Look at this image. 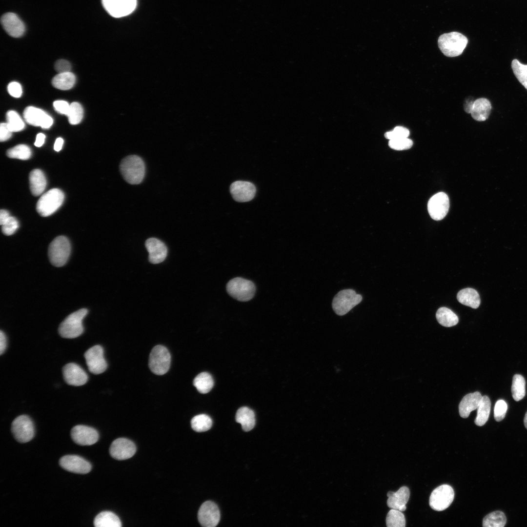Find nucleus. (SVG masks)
I'll use <instances>...</instances> for the list:
<instances>
[{"mask_svg":"<svg viewBox=\"0 0 527 527\" xmlns=\"http://www.w3.org/2000/svg\"><path fill=\"white\" fill-rule=\"evenodd\" d=\"M120 170L124 180L131 184H138L143 181L145 167L142 159L137 155L123 158L120 164Z\"/></svg>","mask_w":527,"mask_h":527,"instance_id":"obj_1","label":"nucleus"},{"mask_svg":"<svg viewBox=\"0 0 527 527\" xmlns=\"http://www.w3.org/2000/svg\"><path fill=\"white\" fill-rule=\"evenodd\" d=\"M467 42L466 37L457 32L442 34L438 40L439 49L445 56L448 57H454L461 55Z\"/></svg>","mask_w":527,"mask_h":527,"instance_id":"obj_2","label":"nucleus"},{"mask_svg":"<svg viewBox=\"0 0 527 527\" xmlns=\"http://www.w3.org/2000/svg\"><path fill=\"white\" fill-rule=\"evenodd\" d=\"M87 313L86 309L81 308L68 315L59 326L60 335L63 338L68 339L80 336L84 330L82 322Z\"/></svg>","mask_w":527,"mask_h":527,"instance_id":"obj_3","label":"nucleus"},{"mask_svg":"<svg viewBox=\"0 0 527 527\" xmlns=\"http://www.w3.org/2000/svg\"><path fill=\"white\" fill-rule=\"evenodd\" d=\"M64 198V194L61 190L51 189L39 199L36 205L37 211L42 217L50 216L61 206Z\"/></svg>","mask_w":527,"mask_h":527,"instance_id":"obj_4","label":"nucleus"},{"mask_svg":"<svg viewBox=\"0 0 527 527\" xmlns=\"http://www.w3.org/2000/svg\"><path fill=\"white\" fill-rule=\"evenodd\" d=\"M71 246L68 239L60 236L55 238L48 247V256L50 263L55 266L64 265L69 258Z\"/></svg>","mask_w":527,"mask_h":527,"instance_id":"obj_5","label":"nucleus"},{"mask_svg":"<svg viewBox=\"0 0 527 527\" xmlns=\"http://www.w3.org/2000/svg\"><path fill=\"white\" fill-rule=\"evenodd\" d=\"M226 291L233 298L241 302L252 299L256 292V286L251 281L237 277L230 280L226 284Z\"/></svg>","mask_w":527,"mask_h":527,"instance_id":"obj_6","label":"nucleus"},{"mask_svg":"<svg viewBox=\"0 0 527 527\" xmlns=\"http://www.w3.org/2000/svg\"><path fill=\"white\" fill-rule=\"evenodd\" d=\"M362 299V296L357 294L353 289H344L335 296L332 301V306L336 314L343 316L359 304Z\"/></svg>","mask_w":527,"mask_h":527,"instance_id":"obj_7","label":"nucleus"},{"mask_svg":"<svg viewBox=\"0 0 527 527\" xmlns=\"http://www.w3.org/2000/svg\"><path fill=\"white\" fill-rule=\"evenodd\" d=\"M171 364V355L164 346L158 345L151 351L148 365L151 371L158 375L165 374L169 370Z\"/></svg>","mask_w":527,"mask_h":527,"instance_id":"obj_8","label":"nucleus"},{"mask_svg":"<svg viewBox=\"0 0 527 527\" xmlns=\"http://www.w3.org/2000/svg\"><path fill=\"white\" fill-rule=\"evenodd\" d=\"M11 431L15 439L20 443L31 441L35 435L34 423L27 415L16 417L11 425Z\"/></svg>","mask_w":527,"mask_h":527,"instance_id":"obj_9","label":"nucleus"},{"mask_svg":"<svg viewBox=\"0 0 527 527\" xmlns=\"http://www.w3.org/2000/svg\"><path fill=\"white\" fill-rule=\"evenodd\" d=\"M454 497L453 488L444 484L433 490L429 497V506L434 510L442 511L447 508L452 503Z\"/></svg>","mask_w":527,"mask_h":527,"instance_id":"obj_10","label":"nucleus"},{"mask_svg":"<svg viewBox=\"0 0 527 527\" xmlns=\"http://www.w3.org/2000/svg\"><path fill=\"white\" fill-rule=\"evenodd\" d=\"M104 350L100 345H94L84 353L88 370L94 374H99L105 371L107 364L104 358Z\"/></svg>","mask_w":527,"mask_h":527,"instance_id":"obj_11","label":"nucleus"},{"mask_svg":"<svg viewBox=\"0 0 527 527\" xmlns=\"http://www.w3.org/2000/svg\"><path fill=\"white\" fill-rule=\"evenodd\" d=\"M449 201L447 195L440 192L433 195L429 200L427 210L431 218L436 221L444 219L448 213Z\"/></svg>","mask_w":527,"mask_h":527,"instance_id":"obj_12","label":"nucleus"},{"mask_svg":"<svg viewBox=\"0 0 527 527\" xmlns=\"http://www.w3.org/2000/svg\"><path fill=\"white\" fill-rule=\"evenodd\" d=\"M198 519L203 527H216L220 520V512L217 505L210 501L204 502L199 508Z\"/></svg>","mask_w":527,"mask_h":527,"instance_id":"obj_13","label":"nucleus"},{"mask_svg":"<svg viewBox=\"0 0 527 527\" xmlns=\"http://www.w3.org/2000/svg\"><path fill=\"white\" fill-rule=\"evenodd\" d=\"M102 3L111 16L121 18L129 15L134 10L137 0H102Z\"/></svg>","mask_w":527,"mask_h":527,"instance_id":"obj_14","label":"nucleus"},{"mask_svg":"<svg viewBox=\"0 0 527 527\" xmlns=\"http://www.w3.org/2000/svg\"><path fill=\"white\" fill-rule=\"evenodd\" d=\"M61 466L68 471L84 474L89 472L92 468L91 464L78 455H67L62 457L59 461Z\"/></svg>","mask_w":527,"mask_h":527,"instance_id":"obj_15","label":"nucleus"},{"mask_svg":"<svg viewBox=\"0 0 527 527\" xmlns=\"http://www.w3.org/2000/svg\"><path fill=\"white\" fill-rule=\"evenodd\" d=\"M136 451L135 444L131 440L123 438L115 440L112 443L109 449L110 455L118 460L129 459L135 454Z\"/></svg>","mask_w":527,"mask_h":527,"instance_id":"obj_16","label":"nucleus"},{"mask_svg":"<svg viewBox=\"0 0 527 527\" xmlns=\"http://www.w3.org/2000/svg\"><path fill=\"white\" fill-rule=\"evenodd\" d=\"M73 441L81 446H90L99 439V433L94 428L84 425H77L71 431Z\"/></svg>","mask_w":527,"mask_h":527,"instance_id":"obj_17","label":"nucleus"},{"mask_svg":"<svg viewBox=\"0 0 527 527\" xmlns=\"http://www.w3.org/2000/svg\"><path fill=\"white\" fill-rule=\"evenodd\" d=\"M230 192L233 198L238 202H246L252 200L256 192L255 186L251 182L238 181L230 186Z\"/></svg>","mask_w":527,"mask_h":527,"instance_id":"obj_18","label":"nucleus"},{"mask_svg":"<svg viewBox=\"0 0 527 527\" xmlns=\"http://www.w3.org/2000/svg\"><path fill=\"white\" fill-rule=\"evenodd\" d=\"M23 117L28 124L45 129L50 127L53 122L52 118L49 115L41 109L33 106H28L24 109Z\"/></svg>","mask_w":527,"mask_h":527,"instance_id":"obj_19","label":"nucleus"},{"mask_svg":"<svg viewBox=\"0 0 527 527\" xmlns=\"http://www.w3.org/2000/svg\"><path fill=\"white\" fill-rule=\"evenodd\" d=\"M65 382L68 385L81 386L84 385L88 380V376L84 370L75 363L65 365L62 369Z\"/></svg>","mask_w":527,"mask_h":527,"instance_id":"obj_20","label":"nucleus"},{"mask_svg":"<svg viewBox=\"0 0 527 527\" xmlns=\"http://www.w3.org/2000/svg\"><path fill=\"white\" fill-rule=\"evenodd\" d=\"M1 24L7 33L14 38H19L25 32V26L19 17L13 13H7L1 17Z\"/></svg>","mask_w":527,"mask_h":527,"instance_id":"obj_21","label":"nucleus"},{"mask_svg":"<svg viewBox=\"0 0 527 527\" xmlns=\"http://www.w3.org/2000/svg\"><path fill=\"white\" fill-rule=\"evenodd\" d=\"M149 262L153 264L163 262L167 255V248L163 242L155 238L148 239L145 243Z\"/></svg>","mask_w":527,"mask_h":527,"instance_id":"obj_22","label":"nucleus"},{"mask_svg":"<svg viewBox=\"0 0 527 527\" xmlns=\"http://www.w3.org/2000/svg\"><path fill=\"white\" fill-rule=\"evenodd\" d=\"M409 495V490L406 486L400 487L396 492L389 491L387 494V505L391 508L404 511L406 509Z\"/></svg>","mask_w":527,"mask_h":527,"instance_id":"obj_23","label":"nucleus"},{"mask_svg":"<svg viewBox=\"0 0 527 527\" xmlns=\"http://www.w3.org/2000/svg\"><path fill=\"white\" fill-rule=\"evenodd\" d=\"M482 398V396L478 391L465 395L459 405L460 416L464 418H467L472 411L477 409Z\"/></svg>","mask_w":527,"mask_h":527,"instance_id":"obj_24","label":"nucleus"},{"mask_svg":"<svg viewBox=\"0 0 527 527\" xmlns=\"http://www.w3.org/2000/svg\"><path fill=\"white\" fill-rule=\"evenodd\" d=\"M491 105L486 98H479L473 101L470 113L472 117L477 121L486 120L490 113Z\"/></svg>","mask_w":527,"mask_h":527,"instance_id":"obj_25","label":"nucleus"},{"mask_svg":"<svg viewBox=\"0 0 527 527\" xmlns=\"http://www.w3.org/2000/svg\"><path fill=\"white\" fill-rule=\"evenodd\" d=\"M30 188L35 196L41 195L45 189L46 180L43 172L40 169L33 170L29 174Z\"/></svg>","mask_w":527,"mask_h":527,"instance_id":"obj_26","label":"nucleus"},{"mask_svg":"<svg viewBox=\"0 0 527 527\" xmlns=\"http://www.w3.org/2000/svg\"><path fill=\"white\" fill-rule=\"evenodd\" d=\"M235 420L237 423L241 424L242 429L244 431L251 430L255 425L254 412L247 407L243 406L237 410Z\"/></svg>","mask_w":527,"mask_h":527,"instance_id":"obj_27","label":"nucleus"},{"mask_svg":"<svg viewBox=\"0 0 527 527\" xmlns=\"http://www.w3.org/2000/svg\"><path fill=\"white\" fill-rule=\"evenodd\" d=\"M457 299L461 304L475 309L479 306L481 303L479 293L471 288H466L459 291Z\"/></svg>","mask_w":527,"mask_h":527,"instance_id":"obj_28","label":"nucleus"},{"mask_svg":"<svg viewBox=\"0 0 527 527\" xmlns=\"http://www.w3.org/2000/svg\"><path fill=\"white\" fill-rule=\"evenodd\" d=\"M94 525L96 527H121L122 523L115 513L104 511L100 512L95 517Z\"/></svg>","mask_w":527,"mask_h":527,"instance_id":"obj_29","label":"nucleus"},{"mask_svg":"<svg viewBox=\"0 0 527 527\" xmlns=\"http://www.w3.org/2000/svg\"><path fill=\"white\" fill-rule=\"evenodd\" d=\"M76 77L70 72L59 73L52 80L53 86L59 89L66 90L71 89L75 84Z\"/></svg>","mask_w":527,"mask_h":527,"instance_id":"obj_30","label":"nucleus"},{"mask_svg":"<svg viewBox=\"0 0 527 527\" xmlns=\"http://www.w3.org/2000/svg\"><path fill=\"white\" fill-rule=\"evenodd\" d=\"M436 317L438 323L445 327L454 326L459 321L457 315L450 309L445 307H442L438 309Z\"/></svg>","mask_w":527,"mask_h":527,"instance_id":"obj_31","label":"nucleus"},{"mask_svg":"<svg viewBox=\"0 0 527 527\" xmlns=\"http://www.w3.org/2000/svg\"><path fill=\"white\" fill-rule=\"evenodd\" d=\"M491 403L487 396H482L480 403L477 408V414L474 420L475 424L478 426L484 425L488 420L490 411Z\"/></svg>","mask_w":527,"mask_h":527,"instance_id":"obj_32","label":"nucleus"},{"mask_svg":"<svg viewBox=\"0 0 527 527\" xmlns=\"http://www.w3.org/2000/svg\"><path fill=\"white\" fill-rule=\"evenodd\" d=\"M193 385L202 394L209 392L214 385L213 379L210 374L203 372L199 374L194 379Z\"/></svg>","mask_w":527,"mask_h":527,"instance_id":"obj_33","label":"nucleus"},{"mask_svg":"<svg viewBox=\"0 0 527 527\" xmlns=\"http://www.w3.org/2000/svg\"><path fill=\"white\" fill-rule=\"evenodd\" d=\"M507 522L505 514L501 511H495L486 515L483 520L484 527H503Z\"/></svg>","mask_w":527,"mask_h":527,"instance_id":"obj_34","label":"nucleus"},{"mask_svg":"<svg viewBox=\"0 0 527 527\" xmlns=\"http://www.w3.org/2000/svg\"><path fill=\"white\" fill-rule=\"evenodd\" d=\"M526 382L524 378L520 374H515L513 377L511 386V392L514 400L519 401L525 396Z\"/></svg>","mask_w":527,"mask_h":527,"instance_id":"obj_35","label":"nucleus"},{"mask_svg":"<svg viewBox=\"0 0 527 527\" xmlns=\"http://www.w3.org/2000/svg\"><path fill=\"white\" fill-rule=\"evenodd\" d=\"M192 429L196 432H201L208 430L212 426L211 418L204 414L194 416L191 421Z\"/></svg>","mask_w":527,"mask_h":527,"instance_id":"obj_36","label":"nucleus"},{"mask_svg":"<svg viewBox=\"0 0 527 527\" xmlns=\"http://www.w3.org/2000/svg\"><path fill=\"white\" fill-rule=\"evenodd\" d=\"M386 525L387 527H405V519L401 511L397 509H390L386 517Z\"/></svg>","mask_w":527,"mask_h":527,"instance_id":"obj_37","label":"nucleus"},{"mask_svg":"<svg viewBox=\"0 0 527 527\" xmlns=\"http://www.w3.org/2000/svg\"><path fill=\"white\" fill-rule=\"evenodd\" d=\"M6 155L10 158L26 160L31 157V151L29 146L21 144L8 149Z\"/></svg>","mask_w":527,"mask_h":527,"instance_id":"obj_38","label":"nucleus"},{"mask_svg":"<svg viewBox=\"0 0 527 527\" xmlns=\"http://www.w3.org/2000/svg\"><path fill=\"white\" fill-rule=\"evenodd\" d=\"M7 124L13 132H19L24 127V123L19 114L15 111L10 110L6 113Z\"/></svg>","mask_w":527,"mask_h":527,"instance_id":"obj_39","label":"nucleus"},{"mask_svg":"<svg viewBox=\"0 0 527 527\" xmlns=\"http://www.w3.org/2000/svg\"><path fill=\"white\" fill-rule=\"evenodd\" d=\"M511 67L518 80L527 89V65L514 59L512 61Z\"/></svg>","mask_w":527,"mask_h":527,"instance_id":"obj_40","label":"nucleus"},{"mask_svg":"<svg viewBox=\"0 0 527 527\" xmlns=\"http://www.w3.org/2000/svg\"><path fill=\"white\" fill-rule=\"evenodd\" d=\"M83 115V108L79 102H73L70 104L67 116L70 124L75 125L79 123L82 119Z\"/></svg>","mask_w":527,"mask_h":527,"instance_id":"obj_41","label":"nucleus"},{"mask_svg":"<svg viewBox=\"0 0 527 527\" xmlns=\"http://www.w3.org/2000/svg\"><path fill=\"white\" fill-rule=\"evenodd\" d=\"M409 131L405 127L401 126H396L392 131L387 132L385 137L389 140L407 138L409 135Z\"/></svg>","mask_w":527,"mask_h":527,"instance_id":"obj_42","label":"nucleus"},{"mask_svg":"<svg viewBox=\"0 0 527 527\" xmlns=\"http://www.w3.org/2000/svg\"><path fill=\"white\" fill-rule=\"evenodd\" d=\"M413 145V142L407 138L389 140V146L396 150H404L410 148Z\"/></svg>","mask_w":527,"mask_h":527,"instance_id":"obj_43","label":"nucleus"},{"mask_svg":"<svg viewBox=\"0 0 527 527\" xmlns=\"http://www.w3.org/2000/svg\"><path fill=\"white\" fill-rule=\"evenodd\" d=\"M19 227V223L16 218L10 216L6 222L2 225V233L7 236L13 234Z\"/></svg>","mask_w":527,"mask_h":527,"instance_id":"obj_44","label":"nucleus"},{"mask_svg":"<svg viewBox=\"0 0 527 527\" xmlns=\"http://www.w3.org/2000/svg\"><path fill=\"white\" fill-rule=\"evenodd\" d=\"M507 409V405L506 402L500 400L497 401L494 406V417L497 422L502 421L505 417Z\"/></svg>","mask_w":527,"mask_h":527,"instance_id":"obj_45","label":"nucleus"},{"mask_svg":"<svg viewBox=\"0 0 527 527\" xmlns=\"http://www.w3.org/2000/svg\"><path fill=\"white\" fill-rule=\"evenodd\" d=\"M53 106L57 112L67 116L69 110L70 104L66 101L58 100L53 102Z\"/></svg>","mask_w":527,"mask_h":527,"instance_id":"obj_46","label":"nucleus"},{"mask_svg":"<svg viewBox=\"0 0 527 527\" xmlns=\"http://www.w3.org/2000/svg\"><path fill=\"white\" fill-rule=\"evenodd\" d=\"M9 94L13 97L19 98L22 94V88L20 84L16 81L10 82L7 87Z\"/></svg>","mask_w":527,"mask_h":527,"instance_id":"obj_47","label":"nucleus"},{"mask_svg":"<svg viewBox=\"0 0 527 527\" xmlns=\"http://www.w3.org/2000/svg\"><path fill=\"white\" fill-rule=\"evenodd\" d=\"M71 68L70 62L65 60H59L55 64V69L59 73L70 72Z\"/></svg>","mask_w":527,"mask_h":527,"instance_id":"obj_48","label":"nucleus"},{"mask_svg":"<svg viewBox=\"0 0 527 527\" xmlns=\"http://www.w3.org/2000/svg\"><path fill=\"white\" fill-rule=\"evenodd\" d=\"M12 131L8 127L7 123H1L0 126V140L4 142L8 140L12 135Z\"/></svg>","mask_w":527,"mask_h":527,"instance_id":"obj_49","label":"nucleus"},{"mask_svg":"<svg viewBox=\"0 0 527 527\" xmlns=\"http://www.w3.org/2000/svg\"><path fill=\"white\" fill-rule=\"evenodd\" d=\"M7 346V339L6 335L2 331H0V354L1 355L5 351Z\"/></svg>","mask_w":527,"mask_h":527,"instance_id":"obj_50","label":"nucleus"},{"mask_svg":"<svg viewBox=\"0 0 527 527\" xmlns=\"http://www.w3.org/2000/svg\"><path fill=\"white\" fill-rule=\"evenodd\" d=\"M9 212L4 209H1L0 211V224L1 225H3L6 221L10 217Z\"/></svg>","mask_w":527,"mask_h":527,"instance_id":"obj_51","label":"nucleus"},{"mask_svg":"<svg viewBox=\"0 0 527 527\" xmlns=\"http://www.w3.org/2000/svg\"><path fill=\"white\" fill-rule=\"evenodd\" d=\"M45 136L43 133H39L36 137L34 145L37 147H41L44 142Z\"/></svg>","mask_w":527,"mask_h":527,"instance_id":"obj_52","label":"nucleus"},{"mask_svg":"<svg viewBox=\"0 0 527 527\" xmlns=\"http://www.w3.org/2000/svg\"><path fill=\"white\" fill-rule=\"evenodd\" d=\"M63 143V140L61 138H58L56 139L54 145V149L56 151H60L62 148Z\"/></svg>","mask_w":527,"mask_h":527,"instance_id":"obj_53","label":"nucleus"},{"mask_svg":"<svg viewBox=\"0 0 527 527\" xmlns=\"http://www.w3.org/2000/svg\"><path fill=\"white\" fill-rule=\"evenodd\" d=\"M524 425L526 428L527 429V412L526 413L524 420Z\"/></svg>","mask_w":527,"mask_h":527,"instance_id":"obj_54","label":"nucleus"}]
</instances>
